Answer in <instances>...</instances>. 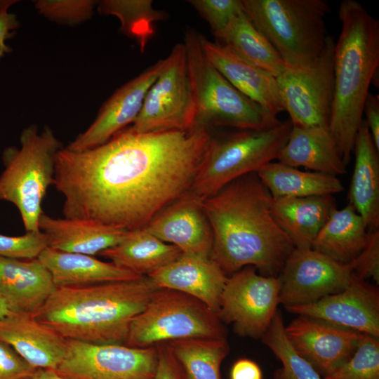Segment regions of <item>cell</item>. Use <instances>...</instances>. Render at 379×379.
<instances>
[{
    "label": "cell",
    "instance_id": "1",
    "mask_svg": "<svg viewBox=\"0 0 379 379\" xmlns=\"http://www.w3.org/2000/svg\"><path fill=\"white\" fill-rule=\"evenodd\" d=\"M213 138L205 128L136 133L56 157L53 185L65 218L132 230L191 190Z\"/></svg>",
    "mask_w": 379,
    "mask_h": 379
},
{
    "label": "cell",
    "instance_id": "2",
    "mask_svg": "<svg viewBox=\"0 0 379 379\" xmlns=\"http://www.w3.org/2000/svg\"><path fill=\"white\" fill-rule=\"evenodd\" d=\"M272 201L256 173L202 200L213 234L210 258L226 274L253 266L262 275H279L295 247L275 222Z\"/></svg>",
    "mask_w": 379,
    "mask_h": 379
},
{
    "label": "cell",
    "instance_id": "3",
    "mask_svg": "<svg viewBox=\"0 0 379 379\" xmlns=\"http://www.w3.org/2000/svg\"><path fill=\"white\" fill-rule=\"evenodd\" d=\"M159 288L147 276L57 287L33 317L67 340L125 345L133 319Z\"/></svg>",
    "mask_w": 379,
    "mask_h": 379
},
{
    "label": "cell",
    "instance_id": "4",
    "mask_svg": "<svg viewBox=\"0 0 379 379\" xmlns=\"http://www.w3.org/2000/svg\"><path fill=\"white\" fill-rule=\"evenodd\" d=\"M333 55L334 91L328 130L347 165L379 66V21L355 0H343Z\"/></svg>",
    "mask_w": 379,
    "mask_h": 379
},
{
    "label": "cell",
    "instance_id": "5",
    "mask_svg": "<svg viewBox=\"0 0 379 379\" xmlns=\"http://www.w3.org/2000/svg\"><path fill=\"white\" fill-rule=\"evenodd\" d=\"M20 147H6L2 154L4 169L0 175V201L18 208L26 232L39 231L42 202L53 185L56 157L63 148L52 128L41 131L36 124L25 128Z\"/></svg>",
    "mask_w": 379,
    "mask_h": 379
},
{
    "label": "cell",
    "instance_id": "6",
    "mask_svg": "<svg viewBox=\"0 0 379 379\" xmlns=\"http://www.w3.org/2000/svg\"><path fill=\"white\" fill-rule=\"evenodd\" d=\"M244 11L268 39L288 68L312 64L328 35L325 0H242Z\"/></svg>",
    "mask_w": 379,
    "mask_h": 379
},
{
    "label": "cell",
    "instance_id": "7",
    "mask_svg": "<svg viewBox=\"0 0 379 379\" xmlns=\"http://www.w3.org/2000/svg\"><path fill=\"white\" fill-rule=\"evenodd\" d=\"M184 44L195 101L194 128L263 130L281 124L277 117L237 90L209 62L200 34L188 29Z\"/></svg>",
    "mask_w": 379,
    "mask_h": 379
},
{
    "label": "cell",
    "instance_id": "8",
    "mask_svg": "<svg viewBox=\"0 0 379 379\" xmlns=\"http://www.w3.org/2000/svg\"><path fill=\"white\" fill-rule=\"evenodd\" d=\"M292 127L287 120L267 129L241 130L222 140L213 138L191 191L204 199L232 181L256 173L277 159Z\"/></svg>",
    "mask_w": 379,
    "mask_h": 379
},
{
    "label": "cell",
    "instance_id": "9",
    "mask_svg": "<svg viewBox=\"0 0 379 379\" xmlns=\"http://www.w3.org/2000/svg\"><path fill=\"white\" fill-rule=\"evenodd\" d=\"M218 314L182 292L159 288L133 319L126 345L146 347L175 340L225 338Z\"/></svg>",
    "mask_w": 379,
    "mask_h": 379
},
{
    "label": "cell",
    "instance_id": "10",
    "mask_svg": "<svg viewBox=\"0 0 379 379\" xmlns=\"http://www.w3.org/2000/svg\"><path fill=\"white\" fill-rule=\"evenodd\" d=\"M195 101L187 51L175 44L148 90L142 109L128 128L136 133L187 131L194 128Z\"/></svg>",
    "mask_w": 379,
    "mask_h": 379
},
{
    "label": "cell",
    "instance_id": "11",
    "mask_svg": "<svg viewBox=\"0 0 379 379\" xmlns=\"http://www.w3.org/2000/svg\"><path fill=\"white\" fill-rule=\"evenodd\" d=\"M335 42L328 36L319 57L309 66L287 68L277 77L285 111L293 126L328 128L334 91Z\"/></svg>",
    "mask_w": 379,
    "mask_h": 379
},
{
    "label": "cell",
    "instance_id": "12",
    "mask_svg": "<svg viewBox=\"0 0 379 379\" xmlns=\"http://www.w3.org/2000/svg\"><path fill=\"white\" fill-rule=\"evenodd\" d=\"M157 362L156 345L132 347L67 340L66 354L55 371L69 379H154Z\"/></svg>",
    "mask_w": 379,
    "mask_h": 379
},
{
    "label": "cell",
    "instance_id": "13",
    "mask_svg": "<svg viewBox=\"0 0 379 379\" xmlns=\"http://www.w3.org/2000/svg\"><path fill=\"white\" fill-rule=\"evenodd\" d=\"M279 291L278 277L258 274L255 267L246 266L227 277L218 314L240 336L262 338L277 311Z\"/></svg>",
    "mask_w": 379,
    "mask_h": 379
},
{
    "label": "cell",
    "instance_id": "14",
    "mask_svg": "<svg viewBox=\"0 0 379 379\" xmlns=\"http://www.w3.org/2000/svg\"><path fill=\"white\" fill-rule=\"evenodd\" d=\"M353 264L343 263L311 248H294L278 276L279 302L285 307L309 305L345 290Z\"/></svg>",
    "mask_w": 379,
    "mask_h": 379
},
{
    "label": "cell",
    "instance_id": "15",
    "mask_svg": "<svg viewBox=\"0 0 379 379\" xmlns=\"http://www.w3.org/2000/svg\"><path fill=\"white\" fill-rule=\"evenodd\" d=\"M289 312L379 338V289L354 273L343 291L315 302L285 307Z\"/></svg>",
    "mask_w": 379,
    "mask_h": 379
},
{
    "label": "cell",
    "instance_id": "16",
    "mask_svg": "<svg viewBox=\"0 0 379 379\" xmlns=\"http://www.w3.org/2000/svg\"><path fill=\"white\" fill-rule=\"evenodd\" d=\"M164 63L158 60L139 75L119 87L102 105L95 120L66 148L83 152L100 146L132 124L139 114L146 94L157 78Z\"/></svg>",
    "mask_w": 379,
    "mask_h": 379
},
{
    "label": "cell",
    "instance_id": "17",
    "mask_svg": "<svg viewBox=\"0 0 379 379\" xmlns=\"http://www.w3.org/2000/svg\"><path fill=\"white\" fill-rule=\"evenodd\" d=\"M285 333L295 351L321 377L353 355L361 334L301 315L285 326Z\"/></svg>",
    "mask_w": 379,
    "mask_h": 379
},
{
    "label": "cell",
    "instance_id": "18",
    "mask_svg": "<svg viewBox=\"0 0 379 379\" xmlns=\"http://www.w3.org/2000/svg\"><path fill=\"white\" fill-rule=\"evenodd\" d=\"M202 200L190 190L157 214L144 228L184 253L210 257L213 234Z\"/></svg>",
    "mask_w": 379,
    "mask_h": 379
},
{
    "label": "cell",
    "instance_id": "19",
    "mask_svg": "<svg viewBox=\"0 0 379 379\" xmlns=\"http://www.w3.org/2000/svg\"><path fill=\"white\" fill-rule=\"evenodd\" d=\"M201 44L209 62L237 90L275 117L285 111L276 77L201 34Z\"/></svg>",
    "mask_w": 379,
    "mask_h": 379
},
{
    "label": "cell",
    "instance_id": "20",
    "mask_svg": "<svg viewBox=\"0 0 379 379\" xmlns=\"http://www.w3.org/2000/svg\"><path fill=\"white\" fill-rule=\"evenodd\" d=\"M147 277L159 288L194 297L217 314L228 277L210 257L184 253Z\"/></svg>",
    "mask_w": 379,
    "mask_h": 379
},
{
    "label": "cell",
    "instance_id": "21",
    "mask_svg": "<svg viewBox=\"0 0 379 379\" xmlns=\"http://www.w3.org/2000/svg\"><path fill=\"white\" fill-rule=\"evenodd\" d=\"M0 341L36 369L55 371L67 352V339L26 314L12 312L0 320Z\"/></svg>",
    "mask_w": 379,
    "mask_h": 379
},
{
    "label": "cell",
    "instance_id": "22",
    "mask_svg": "<svg viewBox=\"0 0 379 379\" xmlns=\"http://www.w3.org/2000/svg\"><path fill=\"white\" fill-rule=\"evenodd\" d=\"M56 288L50 272L38 258L0 256V293L11 312L33 316Z\"/></svg>",
    "mask_w": 379,
    "mask_h": 379
},
{
    "label": "cell",
    "instance_id": "23",
    "mask_svg": "<svg viewBox=\"0 0 379 379\" xmlns=\"http://www.w3.org/2000/svg\"><path fill=\"white\" fill-rule=\"evenodd\" d=\"M39 227L46 237L48 247L90 255L116 246L128 231L90 220L55 218L44 213Z\"/></svg>",
    "mask_w": 379,
    "mask_h": 379
},
{
    "label": "cell",
    "instance_id": "24",
    "mask_svg": "<svg viewBox=\"0 0 379 379\" xmlns=\"http://www.w3.org/2000/svg\"><path fill=\"white\" fill-rule=\"evenodd\" d=\"M38 259L50 272L56 287H77L140 278L131 270L93 255L46 248Z\"/></svg>",
    "mask_w": 379,
    "mask_h": 379
},
{
    "label": "cell",
    "instance_id": "25",
    "mask_svg": "<svg viewBox=\"0 0 379 379\" xmlns=\"http://www.w3.org/2000/svg\"><path fill=\"white\" fill-rule=\"evenodd\" d=\"M353 152L355 162L347 195L348 204L362 217L368 230L378 229V150L364 119L357 134Z\"/></svg>",
    "mask_w": 379,
    "mask_h": 379
},
{
    "label": "cell",
    "instance_id": "26",
    "mask_svg": "<svg viewBox=\"0 0 379 379\" xmlns=\"http://www.w3.org/2000/svg\"><path fill=\"white\" fill-rule=\"evenodd\" d=\"M336 207L333 195L272 198V216L295 248H311L312 243Z\"/></svg>",
    "mask_w": 379,
    "mask_h": 379
},
{
    "label": "cell",
    "instance_id": "27",
    "mask_svg": "<svg viewBox=\"0 0 379 379\" xmlns=\"http://www.w3.org/2000/svg\"><path fill=\"white\" fill-rule=\"evenodd\" d=\"M277 160L286 166H302L335 177L347 171V165L327 128L293 126Z\"/></svg>",
    "mask_w": 379,
    "mask_h": 379
},
{
    "label": "cell",
    "instance_id": "28",
    "mask_svg": "<svg viewBox=\"0 0 379 379\" xmlns=\"http://www.w3.org/2000/svg\"><path fill=\"white\" fill-rule=\"evenodd\" d=\"M182 251L147 232L144 227L128 230L116 246L98 255L140 276H148L176 260Z\"/></svg>",
    "mask_w": 379,
    "mask_h": 379
},
{
    "label": "cell",
    "instance_id": "29",
    "mask_svg": "<svg viewBox=\"0 0 379 379\" xmlns=\"http://www.w3.org/2000/svg\"><path fill=\"white\" fill-rule=\"evenodd\" d=\"M368 229L362 217L350 204L336 207L315 237L312 248L333 260L352 262L364 247Z\"/></svg>",
    "mask_w": 379,
    "mask_h": 379
},
{
    "label": "cell",
    "instance_id": "30",
    "mask_svg": "<svg viewBox=\"0 0 379 379\" xmlns=\"http://www.w3.org/2000/svg\"><path fill=\"white\" fill-rule=\"evenodd\" d=\"M256 173L272 198L333 195L344 190L335 176L303 171L279 161L266 164Z\"/></svg>",
    "mask_w": 379,
    "mask_h": 379
},
{
    "label": "cell",
    "instance_id": "31",
    "mask_svg": "<svg viewBox=\"0 0 379 379\" xmlns=\"http://www.w3.org/2000/svg\"><path fill=\"white\" fill-rule=\"evenodd\" d=\"M244 59L274 77L288 67L268 39L243 11L221 32L214 35Z\"/></svg>",
    "mask_w": 379,
    "mask_h": 379
},
{
    "label": "cell",
    "instance_id": "32",
    "mask_svg": "<svg viewBox=\"0 0 379 379\" xmlns=\"http://www.w3.org/2000/svg\"><path fill=\"white\" fill-rule=\"evenodd\" d=\"M185 379H221L220 365L230 351L225 338H195L166 343Z\"/></svg>",
    "mask_w": 379,
    "mask_h": 379
},
{
    "label": "cell",
    "instance_id": "33",
    "mask_svg": "<svg viewBox=\"0 0 379 379\" xmlns=\"http://www.w3.org/2000/svg\"><path fill=\"white\" fill-rule=\"evenodd\" d=\"M96 8L100 14L117 17L121 32L135 39L142 52L154 34V22L167 18V13L155 9L151 0H103Z\"/></svg>",
    "mask_w": 379,
    "mask_h": 379
},
{
    "label": "cell",
    "instance_id": "34",
    "mask_svg": "<svg viewBox=\"0 0 379 379\" xmlns=\"http://www.w3.org/2000/svg\"><path fill=\"white\" fill-rule=\"evenodd\" d=\"M261 338L282 363V366L274 371L273 379H323L290 344L285 333L283 317L279 310Z\"/></svg>",
    "mask_w": 379,
    "mask_h": 379
},
{
    "label": "cell",
    "instance_id": "35",
    "mask_svg": "<svg viewBox=\"0 0 379 379\" xmlns=\"http://www.w3.org/2000/svg\"><path fill=\"white\" fill-rule=\"evenodd\" d=\"M378 339L361 333L353 355L323 379H379Z\"/></svg>",
    "mask_w": 379,
    "mask_h": 379
},
{
    "label": "cell",
    "instance_id": "36",
    "mask_svg": "<svg viewBox=\"0 0 379 379\" xmlns=\"http://www.w3.org/2000/svg\"><path fill=\"white\" fill-rule=\"evenodd\" d=\"M98 3L94 0H37L34 8L52 22L73 27L90 20Z\"/></svg>",
    "mask_w": 379,
    "mask_h": 379
},
{
    "label": "cell",
    "instance_id": "37",
    "mask_svg": "<svg viewBox=\"0 0 379 379\" xmlns=\"http://www.w3.org/2000/svg\"><path fill=\"white\" fill-rule=\"evenodd\" d=\"M188 2L207 21L213 35L222 31L244 11L242 0H190Z\"/></svg>",
    "mask_w": 379,
    "mask_h": 379
},
{
    "label": "cell",
    "instance_id": "38",
    "mask_svg": "<svg viewBox=\"0 0 379 379\" xmlns=\"http://www.w3.org/2000/svg\"><path fill=\"white\" fill-rule=\"evenodd\" d=\"M48 247L46 235L41 231L29 232L21 236L0 234V256L15 259L37 258Z\"/></svg>",
    "mask_w": 379,
    "mask_h": 379
},
{
    "label": "cell",
    "instance_id": "39",
    "mask_svg": "<svg viewBox=\"0 0 379 379\" xmlns=\"http://www.w3.org/2000/svg\"><path fill=\"white\" fill-rule=\"evenodd\" d=\"M353 273L361 279H372L379 285V230H368L366 243L352 262Z\"/></svg>",
    "mask_w": 379,
    "mask_h": 379
},
{
    "label": "cell",
    "instance_id": "40",
    "mask_svg": "<svg viewBox=\"0 0 379 379\" xmlns=\"http://www.w3.org/2000/svg\"><path fill=\"white\" fill-rule=\"evenodd\" d=\"M36 370L11 346L0 341V379H29Z\"/></svg>",
    "mask_w": 379,
    "mask_h": 379
},
{
    "label": "cell",
    "instance_id": "41",
    "mask_svg": "<svg viewBox=\"0 0 379 379\" xmlns=\"http://www.w3.org/2000/svg\"><path fill=\"white\" fill-rule=\"evenodd\" d=\"M158 362L154 379H185L180 365L166 343L156 344Z\"/></svg>",
    "mask_w": 379,
    "mask_h": 379
},
{
    "label": "cell",
    "instance_id": "42",
    "mask_svg": "<svg viewBox=\"0 0 379 379\" xmlns=\"http://www.w3.org/2000/svg\"><path fill=\"white\" fill-rule=\"evenodd\" d=\"M375 148L379 151V98L369 93L366 97L364 113Z\"/></svg>",
    "mask_w": 379,
    "mask_h": 379
},
{
    "label": "cell",
    "instance_id": "43",
    "mask_svg": "<svg viewBox=\"0 0 379 379\" xmlns=\"http://www.w3.org/2000/svg\"><path fill=\"white\" fill-rule=\"evenodd\" d=\"M19 27V21L14 13L4 11L0 14V59L12 49L6 41L14 35V31Z\"/></svg>",
    "mask_w": 379,
    "mask_h": 379
},
{
    "label": "cell",
    "instance_id": "44",
    "mask_svg": "<svg viewBox=\"0 0 379 379\" xmlns=\"http://www.w3.org/2000/svg\"><path fill=\"white\" fill-rule=\"evenodd\" d=\"M230 379H263V376L257 363L249 359L241 358L233 364Z\"/></svg>",
    "mask_w": 379,
    "mask_h": 379
},
{
    "label": "cell",
    "instance_id": "45",
    "mask_svg": "<svg viewBox=\"0 0 379 379\" xmlns=\"http://www.w3.org/2000/svg\"><path fill=\"white\" fill-rule=\"evenodd\" d=\"M29 379H69L59 375L55 370L36 369Z\"/></svg>",
    "mask_w": 379,
    "mask_h": 379
},
{
    "label": "cell",
    "instance_id": "46",
    "mask_svg": "<svg viewBox=\"0 0 379 379\" xmlns=\"http://www.w3.org/2000/svg\"><path fill=\"white\" fill-rule=\"evenodd\" d=\"M12 312L10 311L6 300L0 293V320L9 315Z\"/></svg>",
    "mask_w": 379,
    "mask_h": 379
},
{
    "label": "cell",
    "instance_id": "47",
    "mask_svg": "<svg viewBox=\"0 0 379 379\" xmlns=\"http://www.w3.org/2000/svg\"><path fill=\"white\" fill-rule=\"evenodd\" d=\"M17 2H18V1L1 0L0 1V14L4 11H8V9L9 8V7H11L12 5L15 4Z\"/></svg>",
    "mask_w": 379,
    "mask_h": 379
}]
</instances>
